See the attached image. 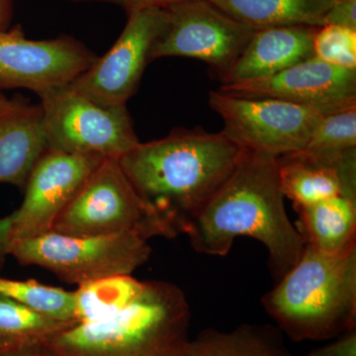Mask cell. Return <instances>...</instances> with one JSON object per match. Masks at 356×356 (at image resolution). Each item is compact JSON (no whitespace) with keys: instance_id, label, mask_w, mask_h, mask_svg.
Wrapping results in <instances>:
<instances>
[{"instance_id":"2e32d148","label":"cell","mask_w":356,"mask_h":356,"mask_svg":"<svg viewBox=\"0 0 356 356\" xmlns=\"http://www.w3.org/2000/svg\"><path fill=\"white\" fill-rule=\"evenodd\" d=\"M47 149L40 104L11 102L0 109V184L24 188L32 168Z\"/></svg>"},{"instance_id":"484cf974","label":"cell","mask_w":356,"mask_h":356,"mask_svg":"<svg viewBox=\"0 0 356 356\" xmlns=\"http://www.w3.org/2000/svg\"><path fill=\"white\" fill-rule=\"evenodd\" d=\"M325 24L346 26L356 29V0L334 2L325 16Z\"/></svg>"},{"instance_id":"8992f818","label":"cell","mask_w":356,"mask_h":356,"mask_svg":"<svg viewBox=\"0 0 356 356\" xmlns=\"http://www.w3.org/2000/svg\"><path fill=\"white\" fill-rule=\"evenodd\" d=\"M149 240L133 233L72 236L50 231L11 243L10 255L23 266L43 267L64 282L81 285L132 274L149 261Z\"/></svg>"},{"instance_id":"836d02e7","label":"cell","mask_w":356,"mask_h":356,"mask_svg":"<svg viewBox=\"0 0 356 356\" xmlns=\"http://www.w3.org/2000/svg\"><path fill=\"white\" fill-rule=\"evenodd\" d=\"M0 355H1V353H0Z\"/></svg>"},{"instance_id":"ffe728a7","label":"cell","mask_w":356,"mask_h":356,"mask_svg":"<svg viewBox=\"0 0 356 356\" xmlns=\"http://www.w3.org/2000/svg\"><path fill=\"white\" fill-rule=\"evenodd\" d=\"M131 274L109 276L79 285L74 291V322H95L125 309L144 288Z\"/></svg>"},{"instance_id":"83f0119b","label":"cell","mask_w":356,"mask_h":356,"mask_svg":"<svg viewBox=\"0 0 356 356\" xmlns=\"http://www.w3.org/2000/svg\"><path fill=\"white\" fill-rule=\"evenodd\" d=\"M185 1L191 0H124L123 7L127 13H130L147 7H165Z\"/></svg>"},{"instance_id":"9c48e42d","label":"cell","mask_w":356,"mask_h":356,"mask_svg":"<svg viewBox=\"0 0 356 356\" xmlns=\"http://www.w3.org/2000/svg\"><path fill=\"white\" fill-rule=\"evenodd\" d=\"M161 8L165 19L149 51V63L165 57L196 58L221 76L257 30L222 13L210 0H191Z\"/></svg>"},{"instance_id":"3957f363","label":"cell","mask_w":356,"mask_h":356,"mask_svg":"<svg viewBox=\"0 0 356 356\" xmlns=\"http://www.w3.org/2000/svg\"><path fill=\"white\" fill-rule=\"evenodd\" d=\"M191 307L166 281H145L140 294L116 315L74 324L40 346L42 356L181 355L188 344Z\"/></svg>"},{"instance_id":"4fadbf2b","label":"cell","mask_w":356,"mask_h":356,"mask_svg":"<svg viewBox=\"0 0 356 356\" xmlns=\"http://www.w3.org/2000/svg\"><path fill=\"white\" fill-rule=\"evenodd\" d=\"M218 90L283 100L327 115L356 106V69L336 67L313 57L274 76L222 84Z\"/></svg>"},{"instance_id":"d4e9b609","label":"cell","mask_w":356,"mask_h":356,"mask_svg":"<svg viewBox=\"0 0 356 356\" xmlns=\"http://www.w3.org/2000/svg\"><path fill=\"white\" fill-rule=\"evenodd\" d=\"M301 356H356V329L341 334L334 343Z\"/></svg>"},{"instance_id":"ac0fdd59","label":"cell","mask_w":356,"mask_h":356,"mask_svg":"<svg viewBox=\"0 0 356 356\" xmlns=\"http://www.w3.org/2000/svg\"><path fill=\"white\" fill-rule=\"evenodd\" d=\"M241 22L257 28L325 25L336 0H210Z\"/></svg>"},{"instance_id":"603a6c76","label":"cell","mask_w":356,"mask_h":356,"mask_svg":"<svg viewBox=\"0 0 356 356\" xmlns=\"http://www.w3.org/2000/svg\"><path fill=\"white\" fill-rule=\"evenodd\" d=\"M0 295L60 322H74V292L35 280L0 277Z\"/></svg>"},{"instance_id":"7c38bea8","label":"cell","mask_w":356,"mask_h":356,"mask_svg":"<svg viewBox=\"0 0 356 356\" xmlns=\"http://www.w3.org/2000/svg\"><path fill=\"white\" fill-rule=\"evenodd\" d=\"M103 159L47 149L30 172L22 204L13 213V242L51 231L54 222Z\"/></svg>"},{"instance_id":"cb8c5ba5","label":"cell","mask_w":356,"mask_h":356,"mask_svg":"<svg viewBox=\"0 0 356 356\" xmlns=\"http://www.w3.org/2000/svg\"><path fill=\"white\" fill-rule=\"evenodd\" d=\"M314 57L336 67L356 69V29L334 24L321 26L314 36Z\"/></svg>"},{"instance_id":"30bf717a","label":"cell","mask_w":356,"mask_h":356,"mask_svg":"<svg viewBox=\"0 0 356 356\" xmlns=\"http://www.w3.org/2000/svg\"><path fill=\"white\" fill-rule=\"evenodd\" d=\"M128 14L127 24L112 48L70 84L107 108L126 106L135 95L165 19L161 7H147Z\"/></svg>"},{"instance_id":"d6986e66","label":"cell","mask_w":356,"mask_h":356,"mask_svg":"<svg viewBox=\"0 0 356 356\" xmlns=\"http://www.w3.org/2000/svg\"><path fill=\"white\" fill-rule=\"evenodd\" d=\"M184 356H295L282 332L269 325H241L229 332L207 329L189 341Z\"/></svg>"},{"instance_id":"7a4b0ae2","label":"cell","mask_w":356,"mask_h":356,"mask_svg":"<svg viewBox=\"0 0 356 356\" xmlns=\"http://www.w3.org/2000/svg\"><path fill=\"white\" fill-rule=\"evenodd\" d=\"M245 149L224 133L175 129L119 159L136 192L172 232L184 234L238 165Z\"/></svg>"},{"instance_id":"4dcf8cb0","label":"cell","mask_w":356,"mask_h":356,"mask_svg":"<svg viewBox=\"0 0 356 356\" xmlns=\"http://www.w3.org/2000/svg\"><path fill=\"white\" fill-rule=\"evenodd\" d=\"M70 1H99V2H109V3L117 4V6H123L124 0H70Z\"/></svg>"},{"instance_id":"1f68e13d","label":"cell","mask_w":356,"mask_h":356,"mask_svg":"<svg viewBox=\"0 0 356 356\" xmlns=\"http://www.w3.org/2000/svg\"><path fill=\"white\" fill-rule=\"evenodd\" d=\"M11 100L7 99L6 96L2 95L1 91H0V109L4 108V107L8 106L10 104Z\"/></svg>"},{"instance_id":"277c9868","label":"cell","mask_w":356,"mask_h":356,"mask_svg":"<svg viewBox=\"0 0 356 356\" xmlns=\"http://www.w3.org/2000/svg\"><path fill=\"white\" fill-rule=\"evenodd\" d=\"M262 305L292 341H325L356 329V248L339 254L305 245Z\"/></svg>"},{"instance_id":"52a82bcc","label":"cell","mask_w":356,"mask_h":356,"mask_svg":"<svg viewBox=\"0 0 356 356\" xmlns=\"http://www.w3.org/2000/svg\"><path fill=\"white\" fill-rule=\"evenodd\" d=\"M39 97L48 149L119 159L140 143L127 106H100L70 84Z\"/></svg>"},{"instance_id":"7402d4cb","label":"cell","mask_w":356,"mask_h":356,"mask_svg":"<svg viewBox=\"0 0 356 356\" xmlns=\"http://www.w3.org/2000/svg\"><path fill=\"white\" fill-rule=\"evenodd\" d=\"M356 149V106L324 115L299 152L308 158L337 161Z\"/></svg>"},{"instance_id":"f1b7e54d","label":"cell","mask_w":356,"mask_h":356,"mask_svg":"<svg viewBox=\"0 0 356 356\" xmlns=\"http://www.w3.org/2000/svg\"><path fill=\"white\" fill-rule=\"evenodd\" d=\"M11 17V0H0V31L6 30Z\"/></svg>"},{"instance_id":"4316f807","label":"cell","mask_w":356,"mask_h":356,"mask_svg":"<svg viewBox=\"0 0 356 356\" xmlns=\"http://www.w3.org/2000/svg\"><path fill=\"white\" fill-rule=\"evenodd\" d=\"M13 214L0 218V270L3 267L7 255L10 254L13 243Z\"/></svg>"},{"instance_id":"44dd1931","label":"cell","mask_w":356,"mask_h":356,"mask_svg":"<svg viewBox=\"0 0 356 356\" xmlns=\"http://www.w3.org/2000/svg\"><path fill=\"white\" fill-rule=\"evenodd\" d=\"M76 323L60 322L0 295V353L40 348Z\"/></svg>"},{"instance_id":"f546056e","label":"cell","mask_w":356,"mask_h":356,"mask_svg":"<svg viewBox=\"0 0 356 356\" xmlns=\"http://www.w3.org/2000/svg\"><path fill=\"white\" fill-rule=\"evenodd\" d=\"M0 356H42L40 348H28L17 351H10V353H1Z\"/></svg>"},{"instance_id":"8fae6325","label":"cell","mask_w":356,"mask_h":356,"mask_svg":"<svg viewBox=\"0 0 356 356\" xmlns=\"http://www.w3.org/2000/svg\"><path fill=\"white\" fill-rule=\"evenodd\" d=\"M97 56L70 36L26 38L20 26L0 31V88H26L42 95L69 86Z\"/></svg>"},{"instance_id":"ba28073f","label":"cell","mask_w":356,"mask_h":356,"mask_svg":"<svg viewBox=\"0 0 356 356\" xmlns=\"http://www.w3.org/2000/svg\"><path fill=\"white\" fill-rule=\"evenodd\" d=\"M222 132L245 151L281 158L299 153L324 113L273 98H248L220 90L209 93Z\"/></svg>"},{"instance_id":"e0dca14e","label":"cell","mask_w":356,"mask_h":356,"mask_svg":"<svg viewBox=\"0 0 356 356\" xmlns=\"http://www.w3.org/2000/svg\"><path fill=\"white\" fill-rule=\"evenodd\" d=\"M295 209L299 213L296 228L308 247L329 254L356 248V191Z\"/></svg>"},{"instance_id":"d6a6232c","label":"cell","mask_w":356,"mask_h":356,"mask_svg":"<svg viewBox=\"0 0 356 356\" xmlns=\"http://www.w3.org/2000/svg\"><path fill=\"white\" fill-rule=\"evenodd\" d=\"M187 348V346H186ZM185 353V351H184ZM184 353H181V355H161V356H184Z\"/></svg>"},{"instance_id":"6da1fadb","label":"cell","mask_w":356,"mask_h":356,"mask_svg":"<svg viewBox=\"0 0 356 356\" xmlns=\"http://www.w3.org/2000/svg\"><path fill=\"white\" fill-rule=\"evenodd\" d=\"M278 158L243 152L234 172L185 231L199 254L225 257L240 236L268 252L274 283L295 266L305 242L285 209Z\"/></svg>"},{"instance_id":"5bb4252c","label":"cell","mask_w":356,"mask_h":356,"mask_svg":"<svg viewBox=\"0 0 356 356\" xmlns=\"http://www.w3.org/2000/svg\"><path fill=\"white\" fill-rule=\"evenodd\" d=\"M318 27L280 26L255 30L242 54L224 74L222 84L264 79L314 57Z\"/></svg>"},{"instance_id":"5b68a950","label":"cell","mask_w":356,"mask_h":356,"mask_svg":"<svg viewBox=\"0 0 356 356\" xmlns=\"http://www.w3.org/2000/svg\"><path fill=\"white\" fill-rule=\"evenodd\" d=\"M51 231L72 236L133 233L149 241L156 236L175 238L136 192L117 159H103Z\"/></svg>"},{"instance_id":"9a60e30c","label":"cell","mask_w":356,"mask_h":356,"mask_svg":"<svg viewBox=\"0 0 356 356\" xmlns=\"http://www.w3.org/2000/svg\"><path fill=\"white\" fill-rule=\"evenodd\" d=\"M278 175L284 197L294 207L311 205L356 191V149L337 161L308 158L300 154L278 158Z\"/></svg>"}]
</instances>
